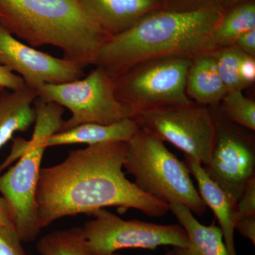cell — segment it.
Segmentation results:
<instances>
[{
	"instance_id": "e0dca14e",
	"label": "cell",
	"mask_w": 255,
	"mask_h": 255,
	"mask_svg": "<svg viewBox=\"0 0 255 255\" xmlns=\"http://www.w3.org/2000/svg\"><path fill=\"white\" fill-rule=\"evenodd\" d=\"M38 94L26 85L20 90H4L0 95V149L16 132H25L34 123L33 103Z\"/></svg>"
},
{
	"instance_id": "4dcf8cb0",
	"label": "cell",
	"mask_w": 255,
	"mask_h": 255,
	"mask_svg": "<svg viewBox=\"0 0 255 255\" xmlns=\"http://www.w3.org/2000/svg\"><path fill=\"white\" fill-rule=\"evenodd\" d=\"M4 90L5 89L3 88V87H0V95H1V92L4 91Z\"/></svg>"
},
{
	"instance_id": "7402d4cb",
	"label": "cell",
	"mask_w": 255,
	"mask_h": 255,
	"mask_svg": "<svg viewBox=\"0 0 255 255\" xmlns=\"http://www.w3.org/2000/svg\"><path fill=\"white\" fill-rule=\"evenodd\" d=\"M164 9H192L215 6L229 9L248 0H162Z\"/></svg>"
},
{
	"instance_id": "f1b7e54d",
	"label": "cell",
	"mask_w": 255,
	"mask_h": 255,
	"mask_svg": "<svg viewBox=\"0 0 255 255\" xmlns=\"http://www.w3.org/2000/svg\"><path fill=\"white\" fill-rule=\"evenodd\" d=\"M0 228L16 231L12 211L2 196L0 197Z\"/></svg>"
},
{
	"instance_id": "d6986e66",
	"label": "cell",
	"mask_w": 255,
	"mask_h": 255,
	"mask_svg": "<svg viewBox=\"0 0 255 255\" xmlns=\"http://www.w3.org/2000/svg\"><path fill=\"white\" fill-rule=\"evenodd\" d=\"M36 249L41 255H92L80 227L58 230L46 235L37 243Z\"/></svg>"
},
{
	"instance_id": "4fadbf2b",
	"label": "cell",
	"mask_w": 255,
	"mask_h": 255,
	"mask_svg": "<svg viewBox=\"0 0 255 255\" xmlns=\"http://www.w3.org/2000/svg\"><path fill=\"white\" fill-rule=\"evenodd\" d=\"M184 161L191 175L195 178L201 199L206 207L212 210L219 221L230 255H238L234 241L236 204L231 200L227 193L208 176L200 162L186 155Z\"/></svg>"
},
{
	"instance_id": "8fae6325",
	"label": "cell",
	"mask_w": 255,
	"mask_h": 255,
	"mask_svg": "<svg viewBox=\"0 0 255 255\" xmlns=\"http://www.w3.org/2000/svg\"><path fill=\"white\" fill-rule=\"evenodd\" d=\"M0 65L21 77L35 91L46 84L65 83L85 75L80 65L25 44L1 25Z\"/></svg>"
},
{
	"instance_id": "83f0119b",
	"label": "cell",
	"mask_w": 255,
	"mask_h": 255,
	"mask_svg": "<svg viewBox=\"0 0 255 255\" xmlns=\"http://www.w3.org/2000/svg\"><path fill=\"white\" fill-rule=\"evenodd\" d=\"M234 45L245 54L255 57V28L240 37Z\"/></svg>"
},
{
	"instance_id": "9c48e42d",
	"label": "cell",
	"mask_w": 255,
	"mask_h": 255,
	"mask_svg": "<svg viewBox=\"0 0 255 255\" xmlns=\"http://www.w3.org/2000/svg\"><path fill=\"white\" fill-rule=\"evenodd\" d=\"M209 107L215 137L211 159L203 167L236 204L246 184L255 177V134L225 118L218 105Z\"/></svg>"
},
{
	"instance_id": "ba28073f",
	"label": "cell",
	"mask_w": 255,
	"mask_h": 255,
	"mask_svg": "<svg viewBox=\"0 0 255 255\" xmlns=\"http://www.w3.org/2000/svg\"><path fill=\"white\" fill-rule=\"evenodd\" d=\"M91 216L94 219L82 228L92 255H113L119 250L127 248L151 251L160 246L184 248L189 244L187 233L179 224L126 221L105 209L97 210Z\"/></svg>"
},
{
	"instance_id": "7a4b0ae2",
	"label": "cell",
	"mask_w": 255,
	"mask_h": 255,
	"mask_svg": "<svg viewBox=\"0 0 255 255\" xmlns=\"http://www.w3.org/2000/svg\"><path fill=\"white\" fill-rule=\"evenodd\" d=\"M226 11L215 6L155 10L127 31L109 37L101 47L95 66L116 77L145 60L193 58L213 52L214 33Z\"/></svg>"
},
{
	"instance_id": "8992f818",
	"label": "cell",
	"mask_w": 255,
	"mask_h": 255,
	"mask_svg": "<svg viewBox=\"0 0 255 255\" xmlns=\"http://www.w3.org/2000/svg\"><path fill=\"white\" fill-rule=\"evenodd\" d=\"M191 59L163 57L130 67L114 77L117 99L134 114L161 106L191 104L186 93Z\"/></svg>"
},
{
	"instance_id": "cb8c5ba5",
	"label": "cell",
	"mask_w": 255,
	"mask_h": 255,
	"mask_svg": "<svg viewBox=\"0 0 255 255\" xmlns=\"http://www.w3.org/2000/svg\"><path fill=\"white\" fill-rule=\"evenodd\" d=\"M22 243L16 231L0 228V255H26Z\"/></svg>"
},
{
	"instance_id": "277c9868",
	"label": "cell",
	"mask_w": 255,
	"mask_h": 255,
	"mask_svg": "<svg viewBox=\"0 0 255 255\" xmlns=\"http://www.w3.org/2000/svg\"><path fill=\"white\" fill-rule=\"evenodd\" d=\"M124 168L145 194L169 205L181 204L197 216L206 212L184 161L178 159L163 141L140 128L127 142Z\"/></svg>"
},
{
	"instance_id": "9a60e30c",
	"label": "cell",
	"mask_w": 255,
	"mask_h": 255,
	"mask_svg": "<svg viewBox=\"0 0 255 255\" xmlns=\"http://www.w3.org/2000/svg\"><path fill=\"white\" fill-rule=\"evenodd\" d=\"M227 92L213 52L191 58L186 78V93L192 102L214 107L219 105Z\"/></svg>"
},
{
	"instance_id": "3957f363",
	"label": "cell",
	"mask_w": 255,
	"mask_h": 255,
	"mask_svg": "<svg viewBox=\"0 0 255 255\" xmlns=\"http://www.w3.org/2000/svg\"><path fill=\"white\" fill-rule=\"evenodd\" d=\"M0 25L33 48H60L83 68L95 65L109 38L80 0H0Z\"/></svg>"
},
{
	"instance_id": "4316f807",
	"label": "cell",
	"mask_w": 255,
	"mask_h": 255,
	"mask_svg": "<svg viewBox=\"0 0 255 255\" xmlns=\"http://www.w3.org/2000/svg\"><path fill=\"white\" fill-rule=\"evenodd\" d=\"M235 231L255 245V216L242 218L236 221Z\"/></svg>"
},
{
	"instance_id": "484cf974",
	"label": "cell",
	"mask_w": 255,
	"mask_h": 255,
	"mask_svg": "<svg viewBox=\"0 0 255 255\" xmlns=\"http://www.w3.org/2000/svg\"><path fill=\"white\" fill-rule=\"evenodd\" d=\"M26 85L21 77L0 65V87L5 90L14 91L20 90Z\"/></svg>"
},
{
	"instance_id": "5bb4252c",
	"label": "cell",
	"mask_w": 255,
	"mask_h": 255,
	"mask_svg": "<svg viewBox=\"0 0 255 255\" xmlns=\"http://www.w3.org/2000/svg\"><path fill=\"white\" fill-rule=\"evenodd\" d=\"M169 211L187 233V248H173L174 255H231L225 243L222 231L214 222L210 226L201 224L185 206L169 204Z\"/></svg>"
},
{
	"instance_id": "2e32d148",
	"label": "cell",
	"mask_w": 255,
	"mask_h": 255,
	"mask_svg": "<svg viewBox=\"0 0 255 255\" xmlns=\"http://www.w3.org/2000/svg\"><path fill=\"white\" fill-rule=\"evenodd\" d=\"M138 130V126L132 118L111 124H85L57 132L46 140L45 145L48 148L73 144L94 145L106 142H128Z\"/></svg>"
},
{
	"instance_id": "30bf717a",
	"label": "cell",
	"mask_w": 255,
	"mask_h": 255,
	"mask_svg": "<svg viewBox=\"0 0 255 255\" xmlns=\"http://www.w3.org/2000/svg\"><path fill=\"white\" fill-rule=\"evenodd\" d=\"M46 142L30 139L17 163L0 174V193L14 216L16 233L25 243L34 241L41 231L36 189Z\"/></svg>"
},
{
	"instance_id": "7c38bea8",
	"label": "cell",
	"mask_w": 255,
	"mask_h": 255,
	"mask_svg": "<svg viewBox=\"0 0 255 255\" xmlns=\"http://www.w3.org/2000/svg\"><path fill=\"white\" fill-rule=\"evenodd\" d=\"M109 37L127 31L140 18L163 7L162 0H80Z\"/></svg>"
},
{
	"instance_id": "6da1fadb",
	"label": "cell",
	"mask_w": 255,
	"mask_h": 255,
	"mask_svg": "<svg viewBox=\"0 0 255 255\" xmlns=\"http://www.w3.org/2000/svg\"><path fill=\"white\" fill-rule=\"evenodd\" d=\"M127 142H106L71 150L61 163L41 168L36 189L42 228L56 220L115 206L159 218L167 203L142 192L123 171Z\"/></svg>"
},
{
	"instance_id": "ac0fdd59",
	"label": "cell",
	"mask_w": 255,
	"mask_h": 255,
	"mask_svg": "<svg viewBox=\"0 0 255 255\" xmlns=\"http://www.w3.org/2000/svg\"><path fill=\"white\" fill-rule=\"evenodd\" d=\"M255 28V0H248L226 11L214 36V50L233 46L247 32Z\"/></svg>"
},
{
	"instance_id": "5b68a950",
	"label": "cell",
	"mask_w": 255,
	"mask_h": 255,
	"mask_svg": "<svg viewBox=\"0 0 255 255\" xmlns=\"http://www.w3.org/2000/svg\"><path fill=\"white\" fill-rule=\"evenodd\" d=\"M38 97L68 109L72 116L60 131L85 124H111L132 118L133 112L117 99L114 77L100 66L85 78L60 84H46Z\"/></svg>"
},
{
	"instance_id": "603a6c76",
	"label": "cell",
	"mask_w": 255,
	"mask_h": 255,
	"mask_svg": "<svg viewBox=\"0 0 255 255\" xmlns=\"http://www.w3.org/2000/svg\"><path fill=\"white\" fill-rule=\"evenodd\" d=\"M236 221L242 218L255 216V177L246 184L236 203Z\"/></svg>"
},
{
	"instance_id": "d4e9b609",
	"label": "cell",
	"mask_w": 255,
	"mask_h": 255,
	"mask_svg": "<svg viewBox=\"0 0 255 255\" xmlns=\"http://www.w3.org/2000/svg\"><path fill=\"white\" fill-rule=\"evenodd\" d=\"M240 77L246 89L253 85L255 81V57L244 55L240 65Z\"/></svg>"
},
{
	"instance_id": "44dd1931",
	"label": "cell",
	"mask_w": 255,
	"mask_h": 255,
	"mask_svg": "<svg viewBox=\"0 0 255 255\" xmlns=\"http://www.w3.org/2000/svg\"><path fill=\"white\" fill-rule=\"evenodd\" d=\"M213 54L218 71L228 92L246 90L240 77V65L245 53L233 45L217 48L213 51Z\"/></svg>"
},
{
	"instance_id": "ffe728a7",
	"label": "cell",
	"mask_w": 255,
	"mask_h": 255,
	"mask_svg": "<svg viewBox=\"0 0 255 255\" xmlns=\"http://www.w3.org/2000/svg\"><path fill=\"white\" fill-rule=\"evenodd\" d=\"M218 108L230 122L255 131V102L243 95V91L228 92Z\"/></svg>"
},
{
	"instance_id": "52a82bcc",
	"label": "cell",
	"mask_w": 255,
	"mask_h": 255,
	"mask_svg": "<svg viewBox=\"0 0 255 255\" xmlns=\"http://www.w3.org/2000/svg\"><path fill=\"white\" fill-rule=\"evenodd\" d=\"M140 130L200 162L209 164L214 146L215 124L209 107L191 102L136 112L132 117Z\"/></svg>"
},
{
	"instance_id": "f546056e",
	"label": "cell",
	"mask_w": 255,
	"mask_h": 255,
	"mask_svg": "<svg viewBox=\"0 0 255 255\" xmlns=\"http://www.w3.org/2000/svg\"><path fill=\"white\" fill-rule=\"evenodd\" d=\"M113 255H122L120 254H118V253H114ZM174 255L173 251H172V250H167V251H166L165 255Z\"/></svg>"
}]
</instances>
